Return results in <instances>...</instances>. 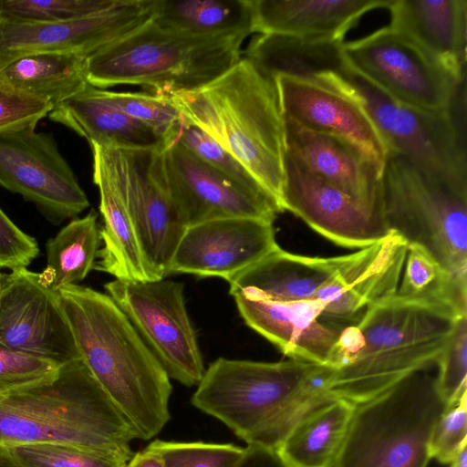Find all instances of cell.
I'll return each mask as SVG.
<instances>
[{
  "label": "cell",
  "mask_w": 467,
  "mask_h": 467,
  "mask_svg": "<svg viewBox=\"0 0 467 467\" xmlns=\"http://www.w3.org/2000/svg\"><path fill=\"white\" fill-rule=\"evenodd\" d=\"M0 467H20L4 445H0Z\"/></svg>",
  "instance_id": "46"
},
{
  "label": "cell",
  "mask_w": 467,
  "mask_h": 467,
  "mask_svg": "<svg viewBox=\"0 0 467 467\" xmlns=\"http://www.w3.org/2000/svg\"><path fill=\"white\" fill-rule=\"evenodd\" d=\"M97 219L91 210L71 220L47 242V266L40 276L52 291L78 285L94 268L101 242Z\"/></svg>",
  "instance_id": "31"
},
{
  "label": "cell",
  "mask_w": 467,
  "mask_h": 467,
  "mask_svg": "<svg viewBox=\"0 0 467 467\" xmlns=\"http://www.w3.org/2000/svg\"><path fill=\"white\" fill-rule=\"evenodd\" d=\"M343 51L359 75L391 99L412 108L451 109L464 85L389 26L344 42Z\"/></svg>",
  "instance_id": "11"
},
{
  "label": "cell",
  "mask_w": 467,
  "mask_h": 467,
  "mask_svg": "<svg viewBox=\"0 0 467 467\" xmlns=\"http://www.w3.org/2000/svg\"><path fill=\"white\" fill-rule=\"evenodd\" d=\"M0 186L35 204L55 223L76 218L89 206L53 134L36 128L0 135Z\"/></svg>",
  "instance_id": "13"
},
{
  "label": "cell",
  "mask_w": 467,
  "mask_h": 467,
  "mask_svg": "<svg viewBox=\"0 0 467 467\" xmlns=\"http://www.w3.org/2000/svg\"><path fill=\"white\" fill-rule=\"evenodd\" d=\"M150 21L193 36H248L253 33L252 0H155Z\"/></svg>",
  "instance_id": "29"
},
{
  "label": "cell",
  "mask_w": 467,
  "mask_h": 467,
  "mask_svg": "<svg viewBox=\"0 0 467 467\" xmlns=\"http://www.w3.org/2000/svg\"><path fill=\"white\" fill-rule=\"evenodd\" d=\"M355 404L333 397L301 418L276 449L290 467H332Z\"/></svg>",
  "instance_id": "28"
},
{
  "label": "cell",
  "mask_w": 467,
  "mask_h": 467,
  "mask_svg": "<svg viewBox=\"0 0 467 467\" xmlns=\"http://www.w3.org/2000/svg\"><path fill=\"white\" fill-rule=\"evenodd\" d=\"M147 448L159 455L164 467H235L244 447L233 443L182 442L155 440Z\"/></svg>",
  "instance_id": "36"
},
{
  "label": "cell",
  "mask_w": 467,
  "mask_h": 467,
  "mask_svg": "<svg viewBox=\"0 0 467 467\" xmlns=\"http://www.w3.org/2000/svg\"><path fill=\"white\" fill-rule=\"evenodd\" d=\"M49 119L97 143L117 149H157L162 138L132 119L105 96L103 88L88 85L85 89L55 107Z\"/></svg>",
  "instance_id": "27"
},
{
  "label": "cell",
  "mask_w": 467,
  "mask_h": 467,
  "mask_svg": "<svg viewBox=\"0 0 467 467\" xmlns=\"http://www.w3.org/2000/svg\"><path fill=\"white\" fill-rule=\"evenodd\" d=\"M103 90L110 102L154 130L162 140L182 118L180 111L162 94Z\"/></svg>",
  "instance_id": "38"
},
{
  "label": "cell",
  "mask_w": 467,
  "mask_h": 467,
  "mask_svg": "<svg viewBox=\"0 0 467 467\" xmlns=\"http://www.w3.org/2000/svg\"><path fill=\"white\" fill-rule=\"evenodd\" d=\"M284 120L287 156L380 214L381 171L361 150L337 136L308 130L285 117Z\"/></svg>",
  "instance_id": "22"
},
{
  "label": "cell",
  "mask_w": 467,
  "mask_h": 467,
  "mask_svg": "<svg viewBox=\"0 0 467 467\" xmlns=\"http://www.w3.org/2000/svg\"><path fill=\"white\" fill-rule=\"evenodd\" d=\"M93 154V182L99 192L103 225L99 230L102 247L94 268L115 279L155 280L142 255L135 228L122 194L98 146L89 144Z\"/></svg>",
  "instance_id": "26"
},
{
  "label": "cell",
  "mask_w": 467,
  "mask_h": 467,
  "mask_svg": "<svg viewBox=\"0 0 467 467\" xmlns=\"http://www.w3.org/2000/svg\"><path fill=\"white\" fill-rule=\"evenodd\" d=\"M137 439L81 359L49 381L0 396V445L61 443L128 462Z\"/></svg>",
  "instance_id": "5"
},
{
  "label": "cell",
  "mask_w": 467,
  "mask_h": 467,
  "mask_svg": "<svg viewBox=\"0 0 467 467\" xmlns=\"http://www.w3.org/2000/svg\"><path fill=\"white\" fill-rule=\"evenodd\" d=\"M125 467H164V464L158 454L146 447L134 452Z\"/></svg>",
  "instance_id": "44"
},
{
  "label": "cell",
  "mask_w": 467,
  "mask_h": 467,
  "mask_svg": "<svg viewBox=\"0 0 467 467\" xmlns=\"http://www.w3.org/2000/svg\"><path fill=\"white\" fill-rule=\"evenodd\" d=\"M274 81L285 118L308 130L346 140L382 172L389 150L362 105L312 81L284 75L276 76Z\"/></svg>",
  "instance_id": "20"
},
{
  "label": "cell",
  "mask_w": 467,
  "mask_h": 467,
  "mask_svg": "<svg viewBox=\"0 0 467 467\" xmlns=\"http://www.w3.org/2000/svg\"><path fill=\"white\" fill-rule=\"evenodd\" d=\"M62 365L0 346V396L53 379Z\"/></svg>",
  "instance_id": "39"
},
{
  "label": "cell",
  "mask_w": 467,
  "mask_h": 467,
  "mask_svg": "<svg viewBox=\"0 0 467 467\" xmlns=\"http://www.w3.org/2000/svg\"><path fill=\"white\" fill-rule=\"evenodd\" d=\"M467 442V393L440 416L430 443L431 458L448 464Z\"/></svg>",
  "instance_id": "41"
},
{
  "label": "cell",
  "mask_w": 467,
  "mask_h": 467,
  "mask_svg": "<svg viewBox=\"0 0 467 467\" xmlns=\"http://www.w3.org/2000/svg\"><path fill=\"white\" fill-rule=\"evenodd\" d=\"M3 277L4 276L2 275V274L0 272V293H1V289H2Z\"/></svg>",
  "instance_id": "47"
},
{
  "label": "cell",
  "mask_w": 467,
  "mask_h": 467,
  "mask_svg": "<svg viewBox=\"0 0 467 467\" xmlns=\"http://www.w3.org/2000/svg\"><path fill=\"white\" fill-rule=\"evenodd\" d=\"M445 409L434 379L420 372L355 404L332 467H427L431 435Z\"/></svg>",
  "instance_id": "8"
},
{
  "label": "cell",
  "mask_w": 467,
  "mask_h": 467,
  "mask_svg": "<svg viewBox=\"0 0 467 467\" xmlns=\"http://www.w3.org/2000/svg\"><path fill=\"white\" fill-rule=\"evenodd\" d=\"M246 35L193 36L163 29L150 20L86 59L88 84L105 88L140 85L149 93L198 89L241 59Z\"/></svg>",
  "instance_id": "6"
},
{
  "label": "cell",
  "mask_w": 467,
  "mask_h": 467,
  "mask_svg": "<svg viewBox=\"0 0 467 467\" xmlns=\"http://www.w3.org/2000/svg\"><path fill=\"white\" fill-rule=\"evenodd\" d=\"M332 375L331 367L301 359L219 358L205 369L191 402L247 445L276 450L301 418L335 397Z\"/></svg>",
  "instance_id": "2"
},
{
  "label": "cell",
  "mask_w": 467,
  "mask_h": 467,
  "mask_svg": "<svg viewBox=\"0 0 467 467\" xmlns=\"http://www.w3.org/2000/svg\"><path fill=\"white\" fill-rule=\"evenodd\" d=\"M36 240L23 232L0 207V268H26L38 255Z\"/></svg>",
  "instance_id": "42"
},
{
  "label": "cell",
  "mask_w": 467,
  "mask_h": 467,
  "mask_svg": "<svg viewBox=\"0 0 467 467\" xmlns=\"http://www.w3.org/2000/svg\"><path fill=\"white\" fill-rule=\"evenodd\" d=\"M282 207L329 241L364 248L389 234L381 215L302 168L285 154Z\"/></svg>",
  "instance_id": "19"
},
{
  "label": "cell",
  "mask_w": 467,
  "mask_h": 467,
  "mask_svg": "<svg viewBox=\"0 0 467 467\" xmlns=\"http://www.w3.org/2000/svg\"><path fill=\"white\" fill-rule=\"evenodd\" d=\"M0 346L59 365L81 359L58 293L40 273L23 268L3 277Z\"/></svg>",
  "instance_id": "14"
},
{
  "label": "cell",
  "mask_w": 467,
  "mask_h": 467,
  "mask_svg": "<svg viewBox=\"0 0 467 467\" xmlns=\"http://www.w3.org/2000/svg\"><path fill=\"white\" fill-rule=\"evenodd\" d=\"M155 0H119L103 12L60 22L0 23V69L26 56L88 57L148 23Z\"/></svg>",
  "instance_id": "15"
},
{
  "label": "cell",
  "mask_w": 467,
  "mask_h": 467,
  "mask_svg": "<svg viewBox=\"0 0 467 467\" xmlns=\"http://www.w3.org/2000/svg\"><path fill=\"white\" fill-rule=\"evenodd\" d=\"M448 464L449 467H467V442L460 448Z\"/></svg>",
  "instance_id": "45"
},
{
  "label": "cell",
  "mask_w": 467,
  "mask_h": 467,
  "mask_svg": "<svg viewBox=\"0 0 467 467\" xmlns=\"http://www.w3.org/2000/svg\"><path fill=\"white\" fill-rule=\"evenodd\" d=\"M313 82L362 105L389 151L404 157L431 179L467 195L466 148L456 105L443 110L403 105L378 89L348 62L317 75Z\"/></svg>",
  "instance_id": "7"
},
{
  "label": "cell",
  "mask_w": 467,
  "mask_h": 467,
  "mask_svg": "<svg viewBox=\"0 0 467 467\" xmlns=\"http://www.w3.org/2000/svg\"><path fill=\"white\" fill-rule=\"evenodd\" d=\"M235 467H290L276 450L259 445H247Z\"/></svg>",
  "instance_id": "43"
},
{
  "label": "cell",
  "mask_w": 467,
  "mask_h": 467,
  "mask_svg": "<svg viewBox=\"0 0 467 467\" xmlns=\"http://www.w3.org/2000/svg\"><path fill=\"white\" fill-rule=\"evenodd\" d=\"M58 296L81 360L138 439L155 437L171 419L162 365L109 296L79 285Z\"/></svg>",
  "instance_id": "1"
},
{
  "label": "cell",
  "mask_w": 467,
  "mask_h": 467,
  "mask_svg": "<svg viewBox=\"0 0 467 467\" xmlns=\"http://www.w3.org/2000/svg\"><path fill=\"white\" fill-rule=\"evenodd\" d=\"M391 0H252L253 33L344 40L368 12Z\"/></svg>",
  "instance_id": "24"
},
{
  "label": "cell",
  "mask_w": 467,
  "mask_h": 467,
  "mask_svg": "<svg viewBox=\"0 0 467 467\" xmlns=\"http://www.w3.org/2000/svg\"><path fill=\"white\" fill-rule=\"evenodd\" d=\"M53 109L47 100L21 90L0 78V135L36 128Z\"/></svg>",
  "instance_id": "40"
},
{
  "label": "cell",
  "mask_w": 467,
  "mask_h": 467,
  "mask_svg": "<svg viewBox=\"0 0 467 467\" xmlns=\"http://www.w3.org/2000/svg\"><path fill=\"white\" fill-rule=\"evenodd\" d=\"M456 317L396 295L369 307L341 331L329 367V390L358 404L436 362Z\"/></svg>",
  "instance_id": "3"
},
{
  "label": "cell",
  "mask_w": 467,
  "mask_h": 467,
  "mask_svg": "<svg viewBox=\"0 0 467 467\" xmlns=\"http://www.w3.org/2000/svg\"><path fill=\"white\" fill-rule=\"evenodd\" d=\"M170 196L186 226L226 217L273 222L283 210L270 196L253 192L171 141L161 148Z\"/></svg>",
  "instance_id": "16"
},
{
  "label": "cell",
  "mask_w": 467,
  "mask_h": 467,
  "mask_svg": "<svg viewBox=\"0 0 467 467\" xmlns=\"http://www.w3.org/2000/svg\"><path fill=\"white\" fill-rule=\"evenodd\" d=\"M104 286L170 379L186 387L197 386L205 368L187 312L184 285L165 278L114 279Z\"/></svg>",
  "instance_id": "10"
},
{
  "label": "cell",
  "mask_w": 467,
  "mask_h": 467,
  "mask_svg": "<svg viewBox=\"0 0 467 467\" xmlns=\"http://www.w3.org/2000/svg\"><path fill=\"white\" fill-rule=\"evenodd\" d=\"M278 248L273 222L252 217L213 219L186 228L170 274L221 277L228 282Z\"/></svg>",
  "instance_id": "18"
},
{
  "label": "cell",
  "mask_w": 467,
  "mask_h": 467,
  "mask_svg": "<svg viewBox=\"0 0 467 467\" xmlns=\"http://www.w3.org/2000/svg\"><path fill=\"white\" fill-rule=\"evenodd\" d=\"M397 296L445 309L456 317L467 315V281L434 260L422 247L408 244Z\"/></svg>",
  "instance_id": "32"
},
{
  "label": "cell",
  "mask_w": 467,
  "mask_h": 467,
  "mask_svg": "<svg viewBox=\"0 0 467 467\" xmlns=\"http://www.w3.org/2000/svg\"><path fill=\"white\" fill-rule=\"evenodd\" d=\"M379 213L389 232L422 247L444 269L467 281V195L389 151L379 180Z\"/></svg>",
  "instance_id": "9"
},
{
  "label": "cell",
  "mask_w": 467,
  "mask_h": 467,
  "mask_svg": "<svg viewBox=\"0 0 467 467\" xmlns=\"http://www.w3.org/2000/svg\"><path fill=\"white\" fill-rule=\"evenodd\" d=\"M87 57L68 53H41L18 58L0 69V78L12 86L57 107L88 84Z\"/></svg>",
  "instance_id": "30"
},
{
  "label": "cell",
  "mask_w": 467,
  "mask_h": 467,
  "mask_svg": "<svg viewBox=\"0 0 467 467\" xmlns=\"http://www.w3.org/2000/svg\"><path fill=\"white\" fill-rule=\"evenodd\" d=\"M157 94L233 155L283 210L285 120L274 79L244 57L198 89Z\"/></svg>",
  "instance_id": "4"
},
{
  "label": "cell",
  "mask_w": 467,
  "mask_h": 467,
  "mask_svg": "<svg viewBox=\"0 0 467 467\" xmlns=\"http://www.w3.org/2000/svg\"><path fill=\"white\" fill-rule=\"evenodd\" d=\"M407 242L394 232L359 251L346 254L335 275L318 289L315 300L322 320L336 328L357 323L374 305L393 296L407 255Z\"/></svg>",
  "instance_id": "17"
},
{
  "label": "cell",
  "mask_w": 467,
  "mask_h": 467,
  "mask_svg": "<svg viewBox=\"0 0 467 467\" xmlns=\"http://www.w3.org/2000/svg\"><path fill=\"white\" fill-rule=\"evenodd\" d=\"M119 0H0V23L78 19L108 10Z\"/></svg>",
  "instance_id": "34"
},
{
  "label": "cell",
  "mask_w": 467,
  "mask_h": 467,
  "mask_svg": "<svg viewBox=\"0 0 467 467\" xmlns=\"http://www.w3.org/2000/svg\"><path fill=\"white\" fill-rule=\"evenodd\" d=\"M20 467H125V462L61 443L5 445Z\"/></svg>",
  "instance_id": "35"
},
{
  "label": "cell",
  "mask_w": 467,
  "mask_h": 467,
  "mask_svg": "<svg viewBox=\"0 0 467 467\" xmlns=\"http://www.w3.org/2000/svg\"><path fill=\"white\" fill-rule=\"evenodd\" d=\"M248 327L289 358L328 366L342 330L326 324L316 300L281 301L233 296Z\"/></svg>",
  "instance_id": "21"
},
{
  "label": "cell",
  "mask_w": 467,
  "mask_h": 467,
  "mask_svg": "<svg viewBox=\"0 0 467 467\" xmlns=\"http://www.w3.org/2000/svg\"><path fill=\"white\" fill-rule=\"evenodd\" d=\"M389 26L410 38L441 68L465 82L466 0H391Z\"/></svg>",
  "instance_id": "23"
},
{
  "label": "cell",
  "mask_w": 467,
  "mask_h": 467,
  "mask_svg": "<svg viewBox=\"0 0 467 467\" xmlns=\"http://www.w3.org/2000/svg\"><path fill=\"white\" fill-rule=\"evenodd\" d=\"M436 362L439 372L434 385L447 409L467 393V315L456 318Z\"/></svg>",
  "instance_id": "37"
},
{
  "label": "cell",
  "mask_w": 467,
  "mask_h": 467,
  "mask_svg": "<svg viewBox=\"0 0 467 467\" xmlns=\"http://www.w3.org/2000/svg\"><path fill=\"white\" fill-rule=\"evenodd\" d=\"M171 141L176 142L244 188L272 197L233 155L182 115L164 139L163 143Z\"/></svg>",
  "instance_id": "33"
},
{
  "label": "cell",
  "mask_w": 467,
  "mask_h": 467,
  "mask_svg": "<svg viewBox=\"0 0 467 467\" xmlns=\"http://www.w3.org/2000/svg\"><path fill=\"white\" fill-rule=\"evenodd\" d=\"M345 257L304 256L279 247L231 278L229 293L281 301L315 300Z\"/></svg>",
  "instance_id": "25"
},
{
  "label": "cell",
  "mask_w": 467,
  "mask_h": 467,
  "mask_svg": "<svg viewBox=\"0 0 467 467\" xmlns=\"http://www.w3.org/2000/svg\"><path fill=\"white\" fill-rule=\"evenodd\" d=\"M93 144L119 188L152 277L165 278L187 226L164 182L161 147L128 150Z\"/></svg>",
  "instance_id": "12"
}]
</instances>
